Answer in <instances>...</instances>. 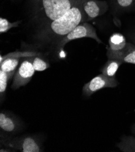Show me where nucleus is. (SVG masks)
I'll return each instance as SVG.
<instances>
[{
	"mask_svg": "<svg viewBox=\"0 0 135 152\" xmlns=\"http://www.w3.org/2000/svg\"><path fill=\"white\" fill-rule=\"evenodd\" d=\"M31 59L35 71H44L48 69L50 66L47 62H46L44 59L39 58L38 55L31 57Z\"/></svg>",
	"mask_w": 135,
	"mask_h": 152,
	"instance_id": "obj_14",
	"label": "nucleus"
},
{
	"mask_svg": "<svg viewBox=\"0 0 135 152\" xmlns=\"http://www.w3.org/2000/svg\"><path fill=\"white\" fill-rule=\"evenodd\" d=\"M4 144L7 147L23 152L42 151L38 141L33 136H27L16 138L6 141Z\"/></svg>",
	"mask_w": 135,
	"mask_h": 152,
	"instance_id": "obj_6",
	"label": "nucleus"
},
{
	"mask_svg": "<svg viewBox=\"0 0 135 152\" xmlns=\"http://www.w3.org/2000/svg\"><path fill=\"white\" fill-rule=\"evenodd\" d=\"M78 0H41L43 16L50 22L53 21L69 10Z\"/></svg>",
	"mask_w": 135,
	"mask_h": 152,
	"instance_id": "obj_2",
	"label": "nucleus"
},
{
	"mask_svg": "<svg viewBox=\"0 0 135 152\" xmlns=\"http://www.w3.org/2000/svg\"><path fill=\"white\" fill-rule=\"evenodd\" d=\"M109 49L113 51H117L123 49L127 44L125 37L120 33L112 34L109 40Z\"/></svg>",
	"mask_w": 135,
	"mask_h": 152,
	"instance_id": "obj_12",
	"label": "nucleus"
},
{
	"mask_svg": "<svg viewBox=\"0 0 135 152\" xmlns=\"http://www.w3.org/2000/svg\"><path fill=\"white\" fill-rule=\"evenodd\" d=\"M82 38H90L99 44L102 43L101 40L98 37L96 29L91 24L82 23L72 30L60 41L59 43L60 49H63L67 43L71 41Z\"/></svg>",
	"mask_w": 135,
	"mask_h": 152,
	"instance_id": "obj_3",
	"label": "nucleus"
},
{
	"mask_svg": "<svg viewBox=\"0 0 135 152\" xmlns=\"http://www.w3.org/2000/svg\"><path fill=\"white\" fill-rule=\"evenodd\" d=\"M108 4L106 1L86 0L83 4V9L87 16V21H91L101 16L108 10Z\"/></svg>",
	"mask_w": 135,
	"mask_h": 152,
	"instance_id": "obj_7",
	"label": "nucleus"
},
{
	"mask_svg": "<svg viewBox=\"0 0 135 152\" xmlns=\"http://www.w3.org/2000/svg\"><path fill=\"white\" fill-rule=\"evenodd\" d=\"M21 21H17L13 23H10L6 18H0V33H6L13 27H17L19 26Z\"/></svg>",
	"mask_w": 135,
	"mask_h": 152,
	"instance_id": "obj_15",
	"label": "nucleus"
},
{
	"mask_svg": "<svg viewBox=\"0 0 135 152\" xmlns=\"http://www.w3.org/2000/svg\"><path fill=\"white\" fill-rule=\"evenodd\" d=\"M123 64V63L121 61L115 59H109L106 64L101 70V73L109 78H115L117 70Z\"/></svg>",
	"mask_w": 135,
	"mask_h": 152,
	"instance_id": "obj_10",
	"label": "nucleus"
},
{
	"mask_svg": "<svg viewBox=\"0 0 135 152\" xmlns=\"http://www.w3.org/2000/svg\"><path fill=\"white\" fill-rule=\"evenodd\" d=\"M21 58H7L0 63V70L6 72L12 78L16 72Z\"/></svg>",
	"mask_w": 135,
	"mask_h": 152,
	"instance_id": "obj_11",
	"label": "nucleus"
},
{
	"mask_svg": "<svg viewBox=\"0 0 135 152\" xmlns=\"http://www.w3.org/2000/svg\"><path fill=\"white\" fill-rule=\"evenodd\" d=\"M86 0H78L69 10L59 18L50 22L46 32L53 37H65L76 27L87 21L83 9Z\"/></svg>",
	"mask_w": 135,
	"mask_h": 152,
	"instance_id": "obj_1",
	"label": "nucleus"
},
{
	"mask_svg": "<svg viewBox=\"0 0 135 152\" xmlns=\"http://www.w3.org/2000/svg\"><path fill=\"white\" fill-rule=\"evenodd\" d=\"M39 55V53L35 52H30V51H16L12 53H7L5 55H1L0 56V63L3 62V61L7 58H29L35 56Z\"/></svg>",
	"mask_w": 135,
	"mask_h": 152,
	"instance_id": "obj_13",
	"label": "nucleus"
},
{
	"mask_svg": "<svg viewBox=\"0 0 135 152\" xmlns=\"http://www.w3.org/2000/svg\"><path fill=\"white\" fill-rule=\"evenodd\" d=\"M35 72L31 57L24 58L14 75L12 88L15 90L26 85L32 78Z\"/></svg>",
	"mask_w": 135,
	"mask_h": 152,
	"instance_id": "obj_4",
	"label": "nucleus"
},
{
	"mask_svg": "<svg viewBox=\"0 0 135 152\" xmlns=\"http://www.w3.org/2000/svg\"><path fill=\"white\" fill-rule=\"evenodd\" d=\"M0 128L2 132L6 133L16 132L20 128L18 120L11 113L1 112L0 113Z\"/></svg>",
	"mask_w": 135,
	"mask_h": 152,
	"instance_id": "obj_9",
	"label": "nucleus"
},
{
	"mask_svg": "<svg viewBox=\"0 0 135 152\" xmlns=\"http://www.w3.org/2000/svg\"><path fill=\"white\" fill-rule=\"evenodd\" d=\"M10 78L11 77L6 72L0 70V93L1 98L6 92L8 81Z\"/></svg>",
	"mask_w": 135,
	"mask_h": 152,
	"instance_id": "obj_16",
	"label": "nucleus"
},
{
	"mask_svg": "<svg viewBox=\"0 0 135 152\" xmlns=\"http://www.w3.org/2000/svg\"><path fill=\"white\" fill-rule=\"evenodd\" d=\"M107 56L109 59H117L123 63L135 64V46L131 43L127 42L126 46L120 50L113 51L108 49Z\"/></svg>",
	"mask_w": 135,
	"mask_h": 152,
	"instance_id": "obj_8",
	"label": "nucleus"
},
{
	"mask_svg": "<svg viewBox=\"0 0 135 152\" xmlns=\"http://www.w3.org/2000/svg\"><path fill=\"white\" fill-rule=\"evenodd\" d=\"M117 85L118 82L115 78H109L101 73L84 85L82 92L85 96H90L101 89L114 88Z\"/></svg>",
	"mask_w": 135,
	"mask_h": 152,
	"instance_id": "obj_5",
	"label": "nucleus"
},
{
	"mask_svg": "<svg viewBox=\"0 0 135 152\" xmlns=\"http://www.w3.org/2000/svg\"><path fill=\"white\" fill-rule=\"evenodd\" d=\"M132 132L134 134H135V124L133 125V126L132 127Z\"/></svg>",
	"mask_w": 135,
	"mask_h": 152,
	"instance_id": "obj_18",
	"label": "nucleus"
},
{
	"mask_svg": "<svg viewBox=\"0 0 135 152\" xmlns=\"http://www.w3.org/2000/svg\"><path fill=\"white\" fill-rule=\"evenodd\" d=\"M116 2L119 7L127 8L133 4L134 0H116Z\"/></svg>",
	"mask_w": 135,
	"mask_h": 152,
	"instance_id": "obj_17",
	"label": "nucleus"
}]
</instances>
